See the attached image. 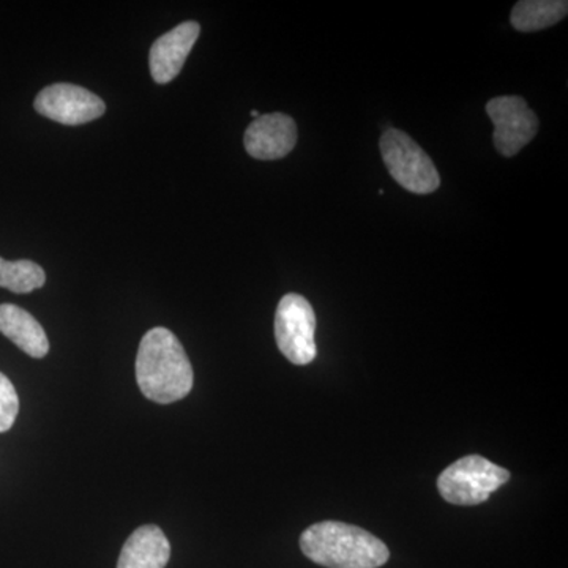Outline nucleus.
<instances>
[{
  "label": "nucleus",
  "instance_id": "obj_1",
  "mask_svg": "<svg viewBox=\"0 0 568 568\" xmlns=\"http://www.w3.org/2000/svg\"><path fill=\"white\" fill-rule=\"evenodd\" d=\"M136 381L145 398L170 405L193 388V366L173 332L155 327L142 336L136 357Z\"/></svg>",
  "mask_w": 568,
  "mask_h": 568
},
{
  "label": "nucleus",
  "instance_id": "obj_2",
  "mask_svg": "<svg viewBox=\"0 0 568 568\" xmlns=\"http://www.w3.org/2000/svg\"><path fill=\"white\" fill-rule=\"evenodd\" d=\"M301 548L306 558L327 568H379L390 558L381 538L339 521L310 526L302 532Z\"/></svg>",
  "mask_w": 568,
  "mask_h": 568
},
{
  "label": "nucleus",
  "instance_id": "obj_3",
  "mask_svg": "<svg viewBox=\"0 0 568 568\" xmlns=\"http://www.w3.org/2000/svg\"><path fill=\"white\" fill-rule=\"evenodd\" d=\"M510 480V473L480 455H467L448 466L439 478L437 489L447 503L455 506H478L487 503L491 493Z\"/></svg>",
  "mask_w": 568,
  "mask_h": 568
},
{
  "label": "nucleus",
  "instance_id": "obj_4",
  "mask_svg": "<svg viewBox=\"0 0 568 568\" xmlns=\"http://www.w3.org/2000/svg\"><path fill=\"white\" fill-rule=\"evenodd\" d=\"M381 153L388 173L407 192L429 194L439 189L435 163L409 134L387 130L381 138Z\"/></svg>",
  "mask_w": 568,
  "mask_h": 568
},
{
  "label": "nucleus",
  "instance_id": "obj_5",
  "mask_svg": "<svg viewBox=\"0 0 568 568\" xmlns=\"http://www.w3.org/2000/svg\"><path fill=\"white\" fill-rule=\"evenodd\" d=\"M316 315L312 304L298 294H286L275 315V339L284 357L294 365L315 361Z\"/></svg>",
  "mask_w": 568,
  "mask_h": 568
},
{
  "label": "nucleus",
  "instance_id": "obj_6",
  "mask_svg": "<svg viewBox=\"0 0 568 568\" xmlns=\"http://www.w3.org/2000/svg\"><path fill=\"white\" fill-rule=\"evenodd\" d=\"M487 112L495 123L493 140L500 155H517L538 132L537 115L521 97L506 95L489 100Z\"/></svg>",
  "mask_w": 568,
  "mask_h": 568
},
{
  "label": "nucleus",
  "instance_id": "obj_7",
  "mask_svg": "<svg viewBox=\"0 0 568 568\" xmlns=\"http://www.w3.org/2000/svg\"><path fill=\"white\" fill-rule=\"evenodd\" d=\"M39 114L63 125H82L102 118L106 104L95 93L73 84H52L37 95Z\"/></svg>",
  "mask_w": 568,
  "mask_h": 568
},
{
  "label": "nucleus",
  "instance_id": "obj_8",
  "mask_svg": "<svg viewBox=\"0 0 568 568\" xmlns=\"http://www.w3.org/2000/svg\"><path fill=\"white\" fill-rule=\"evenodd\" d=\"M297 125L283 112L254 119L245 132V149L256 160H278L293 151Z\"/></svg>",
  "mask_w": 568,
  "mask_h": 568
},
{
  "label": "nucleus",
  "instance_id": "obj_9",
  "mask_svg": "<svg viewBox=\"0 0 568 568\" xmlns=\"http://www.w3.org/2000/svg\"><path fill=\"white\" fill-rule=\"evenodd\" d=\"M200 33L201 26L196 21H185L152 44L149 63L153 81L168 84L181 73Z\"/></svg>",
  "mask_w": 568,
  "mask_h": 568
},
{
  "label": "nucleus",
  "instance_id": "obj_10",
  "mask_svg": "<svg viewBox=\"0 0 568 568\" xmlns=\"http://www.w3.org/2000/svg\"><path fill=\"white\" fill-rule=\"evenodd\" d=\"M171 545L159 526H141L126 538L118 568H164L170 562Z\"/></svg>",
  "mask_w": 568,
  "mask_h": 568
},
{
  "label": "nucleus",
  "instance_id": "obj_11",
  "mask_svg": "<svg viewBox=\"0 0 568 568\" xmlns=\"http://www.w3.org/2000/svg\"><path fill=\"white\" fill-rule=\"evenodd\" d=\"M0 334L33 358H43L50 351V342L39 321L20 306L0 305Z\"/></svg>",
  "mask_w": 568,
  "mask_h": 568
},
{
  "label": "nucleus",
  "instance_id": "obj_12",
  "mask_svg": "<svg viewBox=\"0 0 568 568\" xmlns=\"http://www.w3.org/2000/svg\"><path fill=\"white\" fill-rule=\"evenodd\" d=\"M567 13L566 0H521L511 10L510 21L519 32H537L558 24Z\"/></svg>",
  "mask_w": 568,
  "mask_h": 568
},
{
  "label": "nucleus",
  "instance_id": "obj_13",
  "mask_svg": "<svg viewBox=\"0 0 568 568\" xmlns=\"http://www.w3.org/2000/svg\"><path fill=\"white\" fill-rule=\"evenodd\" d=\"M47 283V275L39 264L29 260L10 261L0 257V287L14 294H28L40 290Z\"/></svg>",
  "mask_w": 568,
  "mask_h": 568
},
{
  "label": "nucleus",
  "instance_id": "obj_14",
  "mask_svg": "<svg viewBox=\"0 0 568 568\" xmlns=\"http://www.w3.org/2000/svg\"><path fill=\"white\" fill-rule=\"evenodd\" d=\"M20 413V399L13 384L0 373V433L9 432Z\"/></svg>",
  "mask_w": 568,
  "mask_h": 568
},
{
  "label": "nucleus",
  "instance_id": "obj_15",
  "mask_svg": "<svg viewBox=\"0 0 568 568\" xmlns=\"http://www.w3.org/2000/svg\"><path fill=\"white\" fill-rule=\"evenodd\" d=\"M250 114H252V118L254 119H257L261 115L260 112H257L256 110H253L252 112H250Z\"/></svg>",
  "mask_w": 568,
  "mask_h": 568
}]
</instances>
